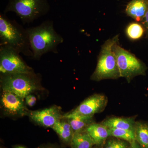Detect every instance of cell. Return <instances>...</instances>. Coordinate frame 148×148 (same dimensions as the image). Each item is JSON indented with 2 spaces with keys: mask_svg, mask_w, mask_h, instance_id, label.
Listing matches in <instances>:
<instances>
[{
  "mask_svg": "<svg viewBox=\"0 0 148 148\" xmlns=\"http://www.w3.org/2000/svg\"><path fill=\"white\" fill-rule=\"evenodd\" d=\"M27 29L33 54L32 59L39 60L49 52L58 53L57 48L64 42V39L56 31L53 21L46 20L38 26Z\"/></svg>",
  "mask_w": 148,
  "mask_h": 148,
  "instance_id": "obj_1",
  "label": "cell"
},
{
  "mask_svg": "<svg viewBox=\"0 0 148 148\" xmlns=\"http://www.w3.org/2000/svg\"><path fill=\"white\" fill-rule=\"evenodd\" d=\"M0 46L12 48L31 58L33 56L27 29L4 13L0 14Z\"/></svg>",
  "mask_w": 148,
  "mask_h": 148,
  "instance_id": "obj_2",
  "label": "cell"
},
{
  "mask_svg": "<svg viewBox=\"0 0 148 148\" xmlns=\"http://www.w3.org/2000/svg\"><path fill=\"white\" fill-rule=\"evenodd\" d=\"M119 40V35L107 40L101 47L97 66L90 79L100 81L106 79H117L120 77L113 46Z\"/></svg>",
  "mask_w": 148,
  "mask_h": 148,
  "instance_id": "obj_3",
  "label": "cell"
},
{
  "mask_svg": "<svg viewBox=\"0 0 148 148\" xmlns=\"http://www.w3.org/2000/svg\"><path fill=\"white\" fill-rule=\"evenodd\" d=\"M50 9L48 0H8L3 12H14L26 24L47 14Z\"/></svg>",
  "mask_w": 148,
  "mask_h": 148,
  "instance_id": "obj_4",
  "label": "cell"
},
{
  "mask_svg": "<svg viewBox=\"0 0 148 148\" xmlns=\"http://www.w3.org/2000/svg\"><path fill=\"white\" fill-rule=\"evenodd\" d=\"M1 86L3 91L13 92L24 99L39 89V79L34 73L1 74Z\"/></svg>",
  "mask_w": 148,
  "mask_h": 148,
  "instance_id": "obj_5",
  "label": "cell"
},
{
  "mask_svg": "<svg viewBox=\"0 0 148 148\" xmlns=\"http://www.w3.org/2000/svg\"><path fill=\"white\" fill-rule=\"evenodd\" d=\"M113 50L120 77H124L130 82L137 76L145 75L147 69L145 64L134 54L121 47L119 42L115 44Z\"/></svg>",
  "mask_w": 148,
  "mask_h": 148,
  "instance_id": "obj_6",
  "label": "cell"
},
{
  "mask_svg": "<svg viewBox=\"0 0 148 148\" xmlns=\"http://www.w3.org/2000/svg\"><path fill=\"white\" fill-rule=\"evenodd\" d=\"M0 73L29 74L34 71L16 51L9 47L0 46Z\"/></svg>",
  "mask_w": 148,
  "mask_h": 148,
  "instance_id": "obj_7",
  "label": "cell"
},
{
  "mask_svg": "<svg viewBox=\"0 0 148 148\" xmlns=\"http://www.w3.org/2000/svg\"><path fill=\"white\" fill-rule=\"evenodd\" d=\"M108 103V98L104 94H94L84 100L75 110L64 115L63 119L74 116H93L103 112Z\"/></svg>",
  "mask_w": 148,
  "mask_h": 148,
  "instance_id": "obj_8",
  "label": "cell"
},
{
  "mask_svg": "<svg viewBox=\"0 0 148 148\" xmlns=\"http://www.w3.org/2000/svg\"><path fill=\"white\" fill-rule=\"evenodd\" d=\"M27 115L37 124L51 128L56 123L63 119V116L61 109L55 106L40 110L29 111Z\"/></svg>",
  "mask_w": 148,
  "mask_h": 148,
  "instance_id": "obj_9",
  "label": "cell"
},
{
  "mask_svg": "<svg viewBox=\"0 0 148 148\" xmlns=\"http://www.w3.org/2000/svg\"><path fill=\"white\" fill-rule=\"evenodd\" d=\"M23 100L13 92L3 91L1 96V106L5 112L8 115H27L29 111L24 105Z\"/></svg>",
  "mask_w": 148,
  "mask_h": 148,
  "instance_id": "obj_10",
  "label": "cell"
},
{
  "mask_svg": "<svg viewBox=\"0 0 148 148\" xmlns=\"http://www.w3.org/2000/svg\"><path fill=\"white\" fill-rule=\"evenodd\" d=\"M148 10V0H132L125 8L127 16L141 22Z\"/></svg>",
  "mask_w": 148,
  "mask_h": 148,
  "instance_id": "obj_11",
  "label": "cell"
},
{
  "mask_svg": "<svg viewBox=\"0 0 148 148\" xmlns=\"http://www.w3.org/2000/svg\"><path fill=\"white\" fill-rule=\"evenodd\" d=\"M85 130L92 139L94 145H101L110 136L108 128L101 123H92Z\"/></svg>",
  "mask_w": 148,
  "mask_h": 148,
  "instance_id": "obj_12",
  "label": "cell"
},
{
  "mask_svg": "<svg viewBox=\"0 0 148 148\" xmlns=\"http://www.w3.org/2000/svg\"><path fill=\"white\" fill-rule=\"evenodd\" d=\"M108 128H116L134 130L136 121L134 117H112L101 123Z\"/></svg>",
  "mask_w": 148,
  "mask_h": 148,
  "instance_id": "obj_13",
  "label": "cell"
},
{
  "mask_svg": "<svg viewBox=\"0 0 148 148\" xmlns=\"http://www.w3.org/2000/svg\"><path fill=\"white\" fill-rule=\"evenodd\" d=\"M71 143L72 148H91L94 145L85 129L74 133Z\"/></svg>",
  "mask_w": 148,
  "mask_h": 148,
  "instance_id": "obj_14",
  "label": "cell"
},
{
  "mask_svg": "<svg viewBox=\"0 0 148 148\" xmlns=\"http://www.w3.org/2000/svg\"><path fill=\"white\" fill-rule=\"evenodd\" d=\"M135 140L142 148H148V122L136 121L135 129Z\"/></svg>",
  "mask_w": 148,
  "mask_h": 148,
  "instance_id": "obj_15",
  "label": "cell"
},
{
  "mask_svg": "<svg viewBox=\"0 0 148 148\" xmlns=\"http://www.w3.org/2000/svg\"><path fill=\"white\" fill-rule=\"evenodd\" d=\"M52 128L64 142L66 143L71 142L74 132L71 125L67 120H61L57 122Z\"/></svg>",
  "mask_w": 148,
  "mask_h": 148,
  "instance_id": "obj_16",
  "label": "cell"
},
{
  "mask_svg": "<svg viewBox=\"0 0 148 148\" xmlns=\"http://www.w3.org/2000/svg\"><path fill=\"white\" fill-rule=\"evenodd\" d=\"M93 116H74L66 119L71 126L74 133L84 130L93 123Z\"/></svg>",
  "mask_w": 148,
  "mask_h": 148,
  "instance_id": "obj_17",
  "label": "cell"
},
{
  "mask_svg": "<svg viewBox=\"0 0 148 148\" xmlns=\"http://www.w3.org/2000/svg\"><path fill=\"white\" fill-rule=\"evenodd\" d=\"M110 136L125 140L130 144L135 140L134 130L116 128H108Z\"/></svg>",
  "mask_w": 148,
  "mask_h": 148,
  "instance_id": "obj_18",
  "label": "cell"
},
{
  "mask_svg": "<svg viewBox=\"0 0 148 148\" xmlns=\"http://www.w3.org/2000/svg\"><path fill=\"white\" fill-rule=\"evenodd\" d=\"M145 32L142 24L133 22L127 26L126 29V34L131 40H138L142 38Z\"/></svg>",
  "mask_w": 148,
  "mask_h": 148,
  "instance_id": "obj_19",
  "label": "cell"
},
{
  "mask_svg": "<svg viewBox=\"0 0 148 148\" xmlns=\"http://www.w3.org/2000/svg\"><path fill=\"white\" fill-rule=\"evenodd\" d=\"M127 143L119 139H112L108 141L105 148H128L129 146Z\"/></svg>",
  "mask_w": 148,
  "mask_h": 148,
  "instance_id": "obj_20",
  "label": "cell"
},
{
  "mask_svg": "<svg viewBox=\"0 0 148 148\" xmlns=\"http://www.w3.org/2000/svg\"><path fill=\"white\" fill-rule=\"evenodd\" d=\"M25 98V102L27 106L31 107L35 106L36 102V98L34 95L29 94Z\"/></svg>",
  "mask_w": 148,
  "mask_h": 148,
  "instance_id": "obj_21",
  "label": "cell"
},
{
  "mask_svg": "<svg viewBox=\"0 0 148 148\" xmlns=\"http://www.w3.org/2000/svg\"><path fill=\"white\" fill-rule=\"evenodd\" d=\"M141 23L145 28L146 34L148 37V10Z\"/></svg>",
  "mask_w": 148,
  "mask_h": 148,
  "instance_id": "obj_22",
  "label": "cell"
},
{
  "mask_svg": "<svg viewBox=\"0 0 148 148\" xmlns=\"http://www.w3.org/2000/svg\"><path fill=\"white\" fill-rule=\"evenodd\" d=\"M128 148H142L140 147L139 144H138V142L136 141H134L133 143L130 144V145L129 146V147Z\"/></svg>",
  "mask_w": 148,
  "mask_h": 148,
  "instance_id": "obj_23",
  "label": "cell"
},
{
  "mask_svg": "<svg viewBox=\"0 0 148 148\" xmlns=\"http://www.w3.org/2000/svg\"><path fill=\"white\" fill-rule=\"evenodd\" d=\"M14 148H26L24 147H22V146H17V147H15Z\"/></svg>",
  "mask_w": 148,
  "mask_h": 148,
  "instance_id": "obj_24",
  "label": "cell"
},
{
  "mask_svg": "<svg viewBox=\"0 0 148 148\" xmlns=\"http://www.w3.org/2000/svg\"><path fill=\"white\" fill-rule=\"evenodd\" d=\"M118 1H119V0H118Z\"/></svg>",
  "mask_w": 148,
  "mask_h": 148,
  "instance_id": "obj_25",
  "label": "cell"
}]
</instances>
